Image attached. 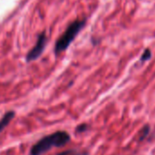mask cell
Masks as SVG:
<instances>
[{
  "instance_id": "obj_1",
  "label": "cell",
  "mask_w": 155,
  "mask_h": 155,
  "mask_svg": "<svg viewBox=\"0 0 155 155\" xmlns=\"http://www.w3.org/2000/svg\"><path fill=\"white\" fill-rule=\"evenodd\" d=\"M70 140V135L65 130H58L47 135L37 141L30 149L29 155H43L53 147L60 148L65 146Z\"/></svg>"
},
{
  "instance_id": "obj_2",
  "label": "cell",
  "mask_w": 155,
  "mask_h": 155,
  "mask_svg": "<svg viewBox=\"0 0 155 155\" xmlns=\"http://www.w3.org/2000/svg\"><path fill=\"white\" fill-rule=\"evenodd\" d=\"M86 24V19H78L70 23L65 32L58 38L54 51L56 55H59L62 52H64L69 45L72 43V41L75 39V38L80 33V31L84 28Z\"/></svg>"
},
{
  "instance_id": "obj_3",
  "label": "cell",
  "mask_w": 155,
  "mask_h": 155,
  "mask_svg": "<svg viewBox=\"0 0 155 155\" xmlns=\"http://www.w3.org/2000/svg\"><path fill=\"white\" fill-rule=\"evenodd\" d=\"M47 40H48V38H47L46 32L43 31L42 33H40L38 35L35 46L27 54V56H26L27 62H32V61L38 59L41 56V54L43 53V51L45 49Z\"/></svg>"
},
{
  "instance_id": "obj_4",
  "label": "cell",
  "mask_w": 155,
  "mask_h": 155,
  "mask_svg": "<svg viewBox=\"0 0 155 155\" xmlns=\"http://www.w3.org/2000/svg\"><path fill=\"white\" fill-rule=\"evenodd\" d=\"M15 111L14 110H9L4 114V116L0 119V132L3 131L12 121V120L15 118Z\"/></svg>"
},
{
  "instance_id": "obj_5",
  "label": "cell",
  "mask_w": 155,
  "mask_h": 155,
  "mask_svg": "<svg viewBox=\"0 0 155 155\" xmlns=\"http://www.w3.org/2000/svg\"><path fill=\"white\" fill-rule=\"evenodd\" d=\"M150 130V127L148 124L145 125V126L140 130V132H139V140H140V141L143 140L149 135Z\"/></svg>"
},
{
  "instance_id": "obj_6",
  "label": "cell",
  "mask_w": 155,
  "mask_h": 155,
  "mask_svg": "<svg viewBox=\"0 0 155 155\" xmlns=\"http://www.w3.org/2000/svg\"><path fill=\"white\" fill-rule=\"evenodd\" d=\"M58 155H88L87 152H79L75 150H64L62 152H59L58 153Z\"/></svg>"
},
{
  "instance_id": "obj_7",
  "label": "cell",
  "mask_w": 155,
  "mask_h": 155,
  "mask_svg": "<svg viewBox=\"0 0 155 155\" xmlns=\"http://www.w3.org/2000/svg\"><path fill=\"white\" fill-rule=\"evenodd\" d=\"M150 58H151V51H150V48H146V49L143 51L142 55L140 56V60L141 62H144V61H147V60L150 59Z\"/></svg>"
},
{
  "instance_id": "obj_8",
  "label": "cell",
  "mask_w": 155,
  "mask_h": 155,
  "mask_svg": "<svg viewBox=\"0 0 155 155\" xmlns=\"http://www.w3.org/2000/svg\"><path fill=\"white\" fill-rule=\"evenodd\" d=\"M88 130V125L83 123V124H80L79 126H78L76 128V131L77 132H84Z\"/></svg>"
}]
</instances>
